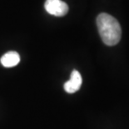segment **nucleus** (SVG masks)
I'll return each instance as SVG.
<instances>
[{
    "label": "nucleus",
    "mask_w": 129,
    "mask_h": 129,
    "mask_svg": "<svg viewBox=\"0 0 129 129\" xmlns=\"http://www.w3.org/2000/svg\"><path fill=\"white\" fill-rule=\"evenodd\" d=\"M97 25L100 37L108 46L117 45L121 40L122 29L116 19L106 13H102L97 18Z\"/></svg>",
    "instance_id": "obj_1"
},
{
    "label": "nucleus",
    "mask_w": 129,
    "mask_h": 129,
    "mask_svg": "<svg viewBox=\"0 0 129 129\" xmlns=\"http://www.w3.org/2000/svg\"><path fill=\"white\" fill-rule=\"evenodd\" d=\"M44 7L49 14L57 17L64 16L68 12V4L62 0H46Z\"/></svg>",
    "instance_id": "obj_2"
},
{
    "label": "nucleus",
    "mask_w": 129,
    "mask_h": 129,
    "mask_svg": "<svg viewBox=\"0 0 129 129\" xmlns=\"http://www.w3.org/2000/svg\"><path fill=\"white\" fill-rule=\"evenodd\" d=\"M0 61L4 67H13L17 65L20 61V56L17 52L9 51L2 56Z\"/></svg>",
    "instance_id": "obj_4"
},
{
    "label": "nucleus",
    "mask_w": 129,
    "mask_h": 129,
    "mask_svg": "<svg viewBox=\"0 0 129 129\" xmlns=\"http://www.w3.org/2000/svg\"><path fill=\"white\" fill-rule=\"evenodd\" d=\"M82 82H83V80H82L81 74L78 70H74L71 73V77L69 79V81L65 82L64 90L68 93H70V94L75 93L80 89V87L82 86Z\"/></svg>",
    "instance_id": "obj_3"
}]
</instances>
